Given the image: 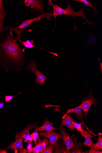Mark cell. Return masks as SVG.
<instances>
[{
	"label": "cell",
	"mask_w": 102,
	"mask_h": 153,
	"mask_svg": "<svg viewBox=\"0 0 102 153\" xmlns=\"http://www.w3.org/2000/svg\"><path fill=\"white\" fill-rule=\"evenodd\" d=\"M90 150H100L102 149V137L99 136L98 137V140L96 144H94L91 146Z\"/></svg>",
	"instance_id": "9a60e30c"
},
{
	"label": "cell",
	"mask_w": 102,
	"mask_h": 153,
	"mask_svg": "<svg viewBox=\"0 0 102 153\" xmlns=\"http://www.w3.org/2000/svg\"><path fill=\"white\" fill-rule=\"evenodd\" d=\"M83 131V132L81 133V135L85 139V141L83 144V145L91 147L93 143L92 139L93 137L89 131L84 129Z\"/></svg>",
	"instance_id": "7c38bea8"
},
{
	"label": "cell",
	"mask_w": 102,
	"mask_h": 153,
	"mask_svg": "<svg viewBox=\"0 0 102 153\" xmlns=\"http://www.w3.org/2000/svg\"><path fill=\"white\" fill-rule=\"evenodd\" d=\"M102 150H91L90 149L89 151V153H102Z\"/></svg>",
	"instance_id": "484cf974"
},
{
	"label": "cell",
	"mask_w": 102,
	"mask_h": 153,
	"mask_svg": "<svg viewBox=\"0 0 102 153\" xmlns=\"http://www.w3.org/2000/svg\"><path fill=\"white\" fill-rule=\"evenodd\" d=\"M74 1H78L80 2L83 3L84 4L88 6L91 7L95 13L98 15V12L96 6L94 5L93 4L87 0H74Z\"/></svg>",
	"instance_id": "2e32d148"
},
{
	"label": "cell",
	"mask_w": 102,
	"mask_h": 153,
	"mask_svg": "<svg viewBox=\"0 0 102 153\" xmlns=\"http://www.w3.org/2000/svg\"><path fill=\"white\" fill-rule=\"evenodd\" d=\"M63 120L60 127L61 130L63 126H66L70 131H72L75 129L73 124L74 121L73 119L69 114L64 115L63 117Z\"/></svg>",
	"instance_id": "9c48e42d"
},
{
	"label": "cell",
	"mask_w": 102,
	"mask_h": 153,
	"mask_svg": "<svg viewBox=\"0 0 102 153\" xmlns=\"http://www.w3.org/2000/svg\"><path fill=\"white\" fill-rule=\"evenodd\" d=\"M61 131L62 138L67 150L73 149L75 146L74 142L64 129H62Z\"/></svg>",
	"instance_id": "30bf717a"
},
{
	"label": "cell",
	"mask_w": 102,
	"mask_h": 153,
	"mask_svg": "<svg viewBox=\"0 0 102 153\" xmlns=\"http://www.w3.org/2000/svg\"><path fill=\"white\" fill-rule=\"evenodd\" d=\"M25 70L32 72L37 77L35 80V85H41L45 84V81L47 79V77L42 74L37 69V64L35 61H31L28 65L27 67L25 68Z\"/></svg>",
	"instance_id": "3957f363"
},
{
	"label": "cell",
	"mask_w": 102,
	"mask_h": 153,
	"mask_svg": "<svg viewBox=\"0 0 102 153\" xmlns=\"http://www.w3.org/2000/svg\"><path fill=\"white\" fill-rule=\"evenodd\" d=\"M24 4L27 7L40 12L42 14L44 13V6L41 1L38 0H25Z\"/></svg>",
	"instance_id": "52a82bcc"
},
{
	"label": "cell",
	"mask_w": 102,
	"mask_h": 153,
	"mask_svg": "<svg viewBox=\"0 0 102 153\" xmlns=\"http://www.w3.org/2000/svg\"><path fill=\"white\" fill-rule=\"evenodd\" d=\"M37 140L38 143L35 147L32 148L33 152H36L37 153H42L43 151L42 140H40L39 137H38Z\"/></svg>",
	"instance_id": "e0dca14e"
},
{
	"label": "cell",
	"mask_w": 102,
	"mask_h": 153,
	"mask_svg": "<svg viewBox=\"0 0 102 153\" xmlns=\"http://www.w3.org/2000/svg\"><path fill=\"white\" fill-rule=\"evenodd\" d=\"M5 103L4 101L0 103V109L3 107Z\"/></svg>",
	"instance_id": "4316f807"
},
{
	"label": "cell",
	"mask_w": 102,
	"mask_h": 153,
	"mask_svg": "<svg viewBox=\"0 0 102 153\" xmlns=\"http://www.w3.org/2000/svg\"><path fill=\"white\" fill-rule=\"evenodd\" d=\"M81 104L83 112L85 113V115L87 117V114L91 106L94 104L98 103V101L93 96L91 92L89 94L82 100Z\"/></svg>",
	"instance_id": "277c9868"
},
{
	"label": "cell",
	"mask_w": 102,
	"mask_h": 153,
	"mask_svg": "<svg viewBox=\"0 0 102 153\" xmlns=\"http://www.w3.org/2000/svg\"><path fill=\"white\" fill-rule=\"evenodd\" d=\"M32 144L33 143L32 142L28 145L26 149L27 152L29 153L33 152Z\"/></svg>",
	"instance_id": "cb8c5ba5"
},
{
	"label": "cell",
	"mask_w": 102,
	"mask_h": 153,
	"mask_svg": "<svg viewBox=\"0 0 102 153\" xmlns=\"http://www.w3.org/2000/svg\"><path fill=\"white\" fill-rule=\"evenodd\" d=\"M43 124L42 126L39 128H37L34 132L39 131H50L53 130L58 129V128H54L52 127L53 123L50 122L48 120L44 121Z\"/></svg>",
	"instance_id": "8fae6325"
},
{
	"label": "cell",
	"mask_w": 102,
	"mask_h": 153,
	"mask_svg": "<svg viewBox=\"0 0 102 153\" xmlns=\"http://www.w3.org/2000/svg\"><path fill=\"white\" fill-rule=\"evenodd\" d=\"M23 140L22 138L16 140V141L10 144V145L6 148L7 150H15L18 149H23L22 142Z\"/></svg>",
	"instance_id": "5bb4252c"
},
{
	"label": "cell",
	"mask_w": 102,
	"mask_h": 153,
	"mask_svg": "<svg viewBox=\"0 0 102 153\" xmlns=\"http://www.w3.org/2000/svg\"><path fill=\"white\" fill-rule=\"evenodd\" d=\"M7 13L3 6L2 1H0V20H4Z\"/></svg>",
	"instance_id": "ac0fdd59"
},
{
	"label": "cell",
	"mask_w": 102,
	"mask_h": 153,
	"mask_svg": "<svg viewBox=\"0 0 102 153\" xmlns=\"http://www.w3.org/2000/svg\"><path fill=\"white\" fill-rule=\"evenodd\" d=\"M19 153H27V150L25 149H20V150H19Z\"/></svg>",
	"instance_id": "83f0119b"
},
{
	"label": "cell",
	"mask_w": 102,
	"mask_h": 153,
	"mask_svg": "<svg viewBox=\"0 0 102 153\" xmlns=\"http://www.w3.org/2000/svg\"><path fill=\"white\" fill-rule=\"evenodd\" d=\"M7 150H4V149L0 150V153H7Z\"/></svg>",
	"instance_id": "f1b7e54d"
},
{
	"label": "cell",
	"mask_w": 102,
	"mask_h": 153,
	"mask_svg": "<svg viewBox=\"0 0 102 153\" xmlns=\"http://www.w3.org/2000/svg\"><path fill=\"white\" fill-rule=\"evenodd\" d=\"M39 135L41 137H44L49 139L50 143L55 145L57 141L61 137L59 134L52 132V131H47L46 132H42L39 133Z\"/></svg>",
	"instance_id": "ba28073f"
},
{
	"label": "cell",
	"mask_w": 102,
	"mask_h": 153,
	"mask_svg": "<svg viewBox=\"0 0 102 153\" xmlns=\"http://www.w3.org/2000/svg\"><path fill=\"white\" fill-rule=\"evenodd\" d=\"M42 146L43 151L49 144V141L47 138L45 137V138L43 140L42 142Z\"/></svg>",
	"instance_id": "7402d4cb"
},
{
	"label": "cell",
	"mask_w": 102,
	"mask_h": 153,
	"mask_svg": "<svg viewBox=\"0 0 102 153\" xmlns=\"http://www.w3.org/2000/svg\"><path fill=\"white\" fill-rule=\"evenodd\" d=\"M73 124L75 128H76L77 131L80 132V133L83 132V129L81 127L82 125L83 124V123H77L74 121H73Z\"/></svg>",
	"instance_id": "ffe728a7"
},
{
	"label": "cell",
	"mask_w": 102,
	"mask_h": 153,
	"mask_svg": "<svg viewBox=\"0 0 102 153\" xmlns=\"http://www.w3.org/2000/svg\"><path fill=\"white\" fill-rule=\"evenodd\" d=\"M38 133L37 131L34 132V133L31 135L32 140L34 142L36 146L38 144L37 141L38 137Z\"/></svg>",
	"instance_id": "44dd1931"
},
{
	"label": "cell",
	"mask_w": 102,
	"mask_h": 153,
	"mask_svg": "<svg viewBox=\"0 0 102 153\" xmlns=\"http://www.w3.org/2000/svg\"><path fill=\"white\" fill-rule=\"evenodd\" d=\"M48 2L49 4L52 6L53 9V13H51V17L53 16L56 22V19L57 16L60 15H67L68 16H72L75 19L76 16H80L82 17L84 19L86 22L91 25L95 26V24L91 22L87 19L86 17L84 15V8L82 7L80 10L78 12L75 11L73 10L71 5L69 3H68L67 7L64 9L58 6L57 4H55L53 3L52 1H49Z\"/></svg>",
	"instance_id": "7a4b0ae2"
},
{
	"label": "cell",
	"mask_w": 102,
	"mask_h": 153,
	"mask_svg": "<svg viewBox=\"0 0 102 153\" xmlns=\"http://www.w3.org/2000/svg\"><path fill=\"white\" fill-rule=\"evenodd\" d=\"M14 96H5V103L9 102L11 100Z\"/></svg>",
	"instance_id": "d4e9b609"
},
{
	"label": "cell",
	"mask_w": 102,
	"mask_h": 153,
	"mask_svg": "<svg viewBox=\"0 0 102 153\" xmlns=\"http://www.w3.org/2000/svg\"><path fill=\"white\" fill-rule=\"evenodd\" d=\"M7 35L6 39L0 46L3 52L10 60L17 64L22 63L24 53L19 47L16 39L13 36L12 32Z\"/></svg>",
	"instance_id": "6da1fadb"
},
{
	"label": "cell",
	"mask_w": 102,
	"mask_h": 153,
	"mask_svg": "<svg viewBox=\"0 0 102 153\" xmlns=\"http://www.w3.org/2000/svg\"><path fill=\"white\" fill-rule=\"evenodd\" d=\"M15 153H18V151L16 149H15Z\"/></svg>",
	"instance_id": "f546056e"
},
{
	"label": "cell",
	"mask_w": 102,
	"mask_h": 153,
	"mask_svg": "<svg viewBox=\"0 0 102 153\" xmlns=\"http://www.w3.org/2000/svg\"><path fill=\"white\" fill-rule=\"evenodd\" d=\"M37 128V126L36 125L29 124L25 129L16 135L15 137L16 140L23 138L25 139V142L26 141L28 143L32 142V138L31 135L29 133V131L31 129Z\"/></svg>",
	"instance_id": "5b68a950"
},
{
	"label": "cell",
	"mask_w": 102,
	"mask_h": 153,
	"mask_svg": "<svg viewBox=\"0 0 102 153\" xmlns=\"http://www.w3.org/2000/svg\"><path fill=\"white\" fill-rule=\"evenodd\" d=\"M4 20H0V34L3 33L5 30L4 27Z\"/></svg>",
	"instance_id": "603a6c76"
},
{
	"label": "cell",
	"mask_w": 102,
	"mask_h": 153,
	"mask_svg": "<svg viewBox=\"0 0 102 153\" xmlns=\"http://www.w3.org/2000/svg\"><path fill=\"white\" fill-rule=\"evenodd\" d=\"M42 17L46 18L48 21H51L49 13H46L41 14L38 16L30 19H28L23 21L17 27V29H20L21 30H24L27 27L29 26L33 22L36 21H39Z\"/></svg>",
	"instance_id": "8992f818"
},
{
	"label": "cell",
	"mask_w": 102,
	"mask_h": 153,
	"mask_svg": "<svg viewBox=\"0 0 102 153\" xmlns=\"http://www.w3.org/2000/svg\"><path fill=\"white\" fill-rule=\"evenodd\" d=\"M55 148L53 145H48L42 153H52L53 149Z\"/></svg>",
	"instance_id": "d6986e66"
},
{
	"label": "cell",
	"mask_w": 102,
	"mask_h": 153,
	"mask_svg": "<svg viewBox=\"0 0 102 153\" xmlns=\"http://www.w3.org/2000/svg\"><path fill=\"white\" fill-rule=\"evenodd\" d=\"M83 108L81 104L78 106L74 108L68 109L65 115L71 113H74L77 114V117L81 119L83 117V115L82 114Z\"/></svg>",
	"instance_id": "4fadbf2b"
}]
</instances>
